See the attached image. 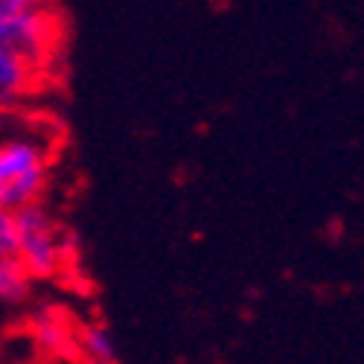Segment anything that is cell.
<instances>
[{"instance_id":"3957f363","label":"cell","mask_w":364,"mask_h":364,"mask_svg":"<svg viewBox=\"0 0 364 364\" xmlns=\"http://www.w3.org/2000/svg\"><path fill=\"white\" fill-rule=\"evenodd\" d=\"M58 0H0V41L18 47L38 65V58L53 47Z\"/></svg>"},{"instance_id":"7a4b0ae2","label":"cell","mask_w":364,"mask_h":364,"mask_svg":"<svg viewBox=\"0 0 364 364\" xmlns=\"http://www.w3.org/2000/svg\"><path fill=\"white\" fill-rule=\"evenodd\" d=\"M50 181V155L36 137L0 140V204L18 210L41 201Z\"/></svg>"},{"instance_id":"52a82bcc","label":"cell","mask_w":364,"mask_h":364,"mask_svg":"<svg viewBox=\"0 0 364 364\" xmlns=\"http://www.w3.org/2000/svg\"><path fill=\"white\" fill-rule=\"evenodd\" d=\"M33 277L18 257L0 259V306H21L33 294Z\"/></svg>"},{"instance_id":"5b68a950","label":"cell","mask_w":364,"mask_h":364,"mask_svg":"<svg viewBox=\"0 0 364 364\" xmlns=\"http://www.w3.org/2000/svg\"><path fill=\"white\" fill-rule=\"evenodd\" d=\"M33 341L41 355L50 358H79L76 353V332L68 326V318L62 312L44 309L33 318Z\"/></svg>"},{"instance_id":"277c9868","label":"cell","mask_w":364,"mask_h":364,"mask_svg":"<svg viewBox=\"0 0 364 364\" xmlns=\"http://www.w3.org/2000/svg\"><path fill=\"white\" fill-rule=\"evenodd\" d=\"M36 62L18 47L0 41V111L15 108L36 82Z\"/></svg>"},{"instance_id":"8992f818","label":"cell","mask_w":364,"mask_h":364,"mask_svg":"<svg viewBox=\"0 0 364 364\" xmlns=\"http://www.w3.org/2000/svg\"><path fill=\"white\" fill-rule=\"evenodd\" d=\"M76 353L79 358L97 361V364H114L119 358L114 332L102 323H87L76 332Z\"/></svg>"},{"instance_id":"ba28073f","label":"cell","mask_w":364,"mask_h":364,"mask_svg":"<svg viewBox=\"0 0 364 364\" xmlns=\"http://www.w3.org/2000/svg\"><path fill=\"white\" fill-rule=\"evenodd\" d=\"M15 210L0 204V259L4 257H15Z\"/></svg>"},{"instance_id":"6da1fadb","label":"cell","mask_w":364,"mask_h":364,"mask_svg":"<svg viewBox=\"0 0 364 364\" xmlns=\"http://www.w3.org/2000/svg\"><path fill=\"white\" fill-rule=\"evenodd\" d=\"M15 257L23 262L33 280H53L76 257L79 242L73 233H65L55 216L41 204H23L15 210Z\"/></svg>"}]
</instances>
